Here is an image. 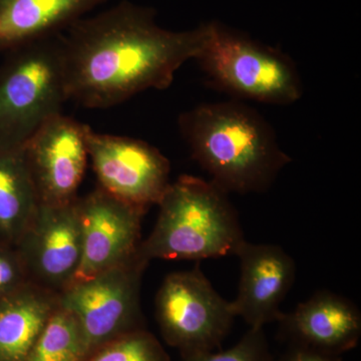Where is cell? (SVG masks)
Returning a JSON list of instances; mask_svg holds the SVG:
<instances>
[{
    "label": "cell",
    "instance_id": "1",
    "mask_svg": "<svg viewBox=\"0 0 361 361\" xmlns=\"http://www.w3.org/2000/svg\"><path fill=\"white\" fill-rule=\"evenodd\" d=\"M155 11L122 1L85 16L61 32L68 99L108 109L149 89L165 90L205 42V25L171 32L157 25Z\"/></svg>",
    "mask_w": 361,
    "mask_h": 361
},
{
    "label": "cell",
    "instance_id": "2",
    "mask_svg": "<svg viewBox=\"0 0 361 361\" xmlns=\"http://www.w3.org/2000/svg\"><path fill=\"white\" fill-rule=\"evenodd\" d=\"M179 127L195 161L226 193H263L291 158L269 123L237 102L201 104L182 114Z\"/></svg>",
    "mask_w": 361,
    "mask_h": 361
},
{
    "label": "cell",
    "instance_id": "3",
    "mask_svg": "<svg viewBox=\"0 0 361 361\" xmlns=\"http://www.w3.org/2000/svg\"><path fill=\"white\" fill-rule=\"evenodd\" d=\"M158 206L155 227L137 250L148 262L236 255L246 241L228 193L212 180L180 176L170 183Z\"/></svg>",
    "mask_w": 361,
    "mask_h": 361
},
{
    "label": "cell",
    "instance_id": "4",
    "mask_svg": "<svg viewBox=\"0 0 361 361\" xmlns=\"http://www.w3.org/2000/svg\"><path fill=\"white\" fill-rule=\"evenodd\" d=\"M6 54L0 66V149L16 151L68 101L61 33Z\"/></svg>",
    "mask_w": 361,
    "mask_h": 361
},
{
    "label": "cell",
    "instance_id": "5",
    "mask_svg": "<svg viewBox=\"0 0 361 361\" xmlns=\"http://www.w3.org/2000/svg\"><path fill=\"white\" fill-rule=\"evenodd\" d=\"M205 25L196 59L214 87L238 99L291 104L302 97V82L292 59L221 23Z\"/></svg>",
    "mask_w": 361,
    "mask_h": 361
},
{
    "label": "cell",
    "instance_id": "6",
    "mask_svg": "<svg viewBox=\"0 0 361 361\" xmlns=\"http://www.w3.org/2000/svg\"><path fill=\"white\" fill-rule=\"evenodd\" d=\"M156 316L164 339L182 357L217 350L236 317L232 303L218 294L199 266L164 279Z\"/></svg>",
    "mask_w": 361,
    "mask_h": 361
},
{
    "label": "cell",
    "instance_id": "7",
    "mask_svg": "<svg viewBox=\"0 0 361 361\" xmlns=\"http://www.w3.org/2000/svg\"><path fill=\"white\" fill-rule=\"evenodd\" d=\"M148 263L137 252L125 263L59 294V305L77 318L87 356L116 337L142 329L140 289Z\"/></svg>",
    "mask_w": 361,
    "mask_h": 361
},
{
    "label": "cell",
    "instance_id": "8",
    "mask_svg": "<svg viewBox=\"0 0 361 361\" xmlns=\"http://www.w3.org/2000/svg\"><path fill=\"white\" fill-rule=\"evenodd\" d=\"M87 154L101 189L130 205H158L170 185V161L149 142L87 126Z\"/></svg>",
    "mask_w": 361,
    "mask_h": 361
},
{
    "label": "cell",
    "instance_id": "9",
    "mask_svg": "<svg viewBox=\"0 0 361 361\" xmlns=\"http://www.w3.org/2000/svg\"><path fill=\"white\" fill-rule=\"evenodd\" d=\"M33 283L61 293L70 286L82 258L78 197L66 204L39 203L14 246Z\"/></svg>",
    "mask_w": 361,
    "mask_h": 361
},
{
    "label": "cell",
    "instance_id": "10",
    "mask_svg": "<svg viewBox=\"0 0 361 361\" xmlns=\"http://www.w3.org/2000/svg\"><path fill=\"white\" fill-rule=\"evenodd\" d=\"M82 258L71 284L85 281L134 257L141 244L146 210L94 190L78 198Z\"/></svg>",
    "mask_w": 361,
    "mask_h": 361
},
{
    "label": "cell",
    "instance_id": "11",
    "mask_svg": "<svg viewBox=\"0 0 361 361\" xmlns=\"http://www.w3.org/2000/svg\"><path fill=\"white\" fill-rule=\"evenodd\" d=\"M85 129V123L59 114L47 120L23 147L39 203L59 205L78 198L89 160Z\"/></svg>",
    "mask_w": 361,
    "mask_h": 361
},
{
    "label": "cell",
    "instance_id": "12",
    "mask_svg": "<svg viewBox=\"0 0 361 361\" xmlns=\"http://www.w3.org/2000/svg\"><path fill=\"white\" fill-rule=\"evenodd\" d=\"M241 265L238 294L232 307L250 329L279 322L280 305L295 280L296 266L289 254L273 244L244 242L236 253Z\"/></svg>",
    "mask_w": 361,
    "mask_h": 361
},
{
    "label": "cell",
    "instance_id": "13",
    "mask_svg": "<svg viewBox=\"0 0 361 361\" xmlns=\"http://www.w3.org/2000/svg\"><path fill=\"white\" fill-rule=\"evenodd\" d=\"M285 336L293 345L341 355L357 346L361 314L357 306L332 292H316L281 319Z\"/></svg>",
    "mask_w": 361,
    "mask_h": 361
},
{
    "label": "cell",
    "instance_id": "14",
    "mask_svg": "<svg viewBox=\"0 0 361 361\" xmlns=\"http://www.w3.org/2000/svg\"><path fill=\"white\" fill-rule=\"evenodd\" d=\"M109 0H0V54L59 35Z\"/></svg>",
    "mask_w": 361,
    "mask_h": 361
},
{
    "label": "cell",
    "instance_id": "15",
    "mask_svg": "<svg viewBox=\"0 0 361 361\" xmlns=\"http://www.w3.org/2000/svg\"><path fill=\"white\" fill-rule=\"evenodd\" d=\"M58 306V293L33 282L0 299V361H26Z\"/></svg>",
    "mask_w": 361,
    "mask_h": 361
},
{
    "label": "cell",
    "instance_id": "16",
    "mask_svg": "<svg viewBox=\"0 0 361 361\" xmlns=\"http://www.w3.org/2000/svg\"><path fill=\"white\" fill-rule=\"evenodd\" d=\"M39 206L23 149H0V243L16 246Z\"/></svg>",
    "mask_w": 361,
    "mask_h": 361
},
{
    "label": "cell",
    "instance_id": "17",
    "mask_svg": "<svg viewBox=\"0 0 361 361\" xmlns=\"http://www.w3.org/2000/svg\"><path fill=\"white\" fill-rule=\"evenodd\" d=\"M87 357L77 318L59 303L26 361H85Z\"/></svg>",
    "mask_w": 361,
    "mask_h": 361
},
{
    "label": "cell",
    "instance_id": "18",
    "mask_svg": "<svg viewBox=\"0 0 361 361\" xmlns=\"http://www.w3.org/2000/svg\"><path fill=\"white\" fill-rule=\"evenodd\" d=\"M85 361H170V358L158 339L142 329L104 344Z\"/></svg>",
    "mask_w": 361,
    "mask_h": 361
},
{
    "label": "cell",
    "instance_id": "19",
    "mask_svg": "<svg viewBox=\"0 0 361 361\" xmlns=\"http://www.w3.org/2000/svg\"><path fill=\"white\" fill-rule=\"evenodd\" d=\"M182 361H276L271 355L263 329H250L238 343L225 351L183 357Z\"/></svg>",
    "mask_w": 361,
    "mask_h": 361
},
{
    "label": "cell",
    "instance_id": "20",
    "mask_svg": "<svg viewBox=\"0 0 361 361\" xmlns=\"http://www.w3.org/2000/svg\"><path fill=\"white\" fill-rule=\"evenodd\" d=\"M32 282L16 247L0 244V299L11 295Z\"/></svg>",
    "mask_w": 361,
    "mask_h": 361
},
{
    "label": "cell",
    "instance_id": "21",
    "mask_svg": "<svg viewBox=\"0 0 361 361\" xmlns=\"http://www.w3.org/2000/svg\"><path fill=\"white\" fill-rule=\"evenodd\" d=\"M279 361H342L341 355H330L303 346L293 345Z\"/></svg>",
    "mask_w": 361,
    "mask_h": 361
},
{
    "label": "cell",
    "instance_id": "22",
    "mask_svg": "<svg viewBox=\"0 0 361 361\" xmlns=\"http://www.w3.org/2000/svg\"><path fill=\"white\" fill-rule=\"evenodd\" d=\"M0 244H2V243H0Z\"/></svg>",
    "mask_w": 361,
    "mask_h": 361
}]
</instances>
